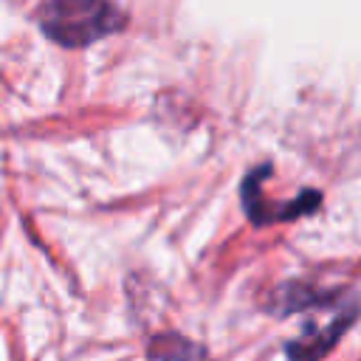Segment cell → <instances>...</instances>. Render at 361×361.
I'll list each match as a JSON object with an SVG mask.
<instances>
[{
  "label": "cell",
  "mask_w": 361,
  "mask_h": 361,
  "mask_svg": "<svg viewBox=\"0 0 361 361\" xmlns=\"http://www.w3.org/2000/svg\"><path fill=\"white\" fill-rule=\"evenodd\" d=\"M265 172H268V166H259L251 175H245V183H243L245 214L251 217L254 226H265V223H276V220H290V217H299V214H307V212L319 209V200H322L319 192H302L296 200H288L282 206H265V200L259 195V183H262L259 178Z\"/></svg>",
  "instance_id": "cell-2"
},
{
  "label": "cell",
  "mask_w": 361,
  "mask_h": 361,
  "mask_svg": "<svg viewBox=\"0 0 361 361\" xmlns=\"http://www.w3.org/2000/svg\"><path fill=\"white\" fill-rule=\"evenodd\" d=\"M355 305H350V307H344L327 327H307L296 341H290L288 347H285V353H288V358L290 361H319L322 355H327L330 350H333V344L338 341V336L355 322Z\"/></svg>",
  "instance_id": "cell-3"
},
{
  "label": "cell",
  "mask_w": 361,
  "mask_h": 361,
  "mask_svg": "<svg viewBox=\"0 0 361 361\" xmlns=\"http://www.w3.org/2000/svg\"><path fill=\"white\" fill-rule=\"evenodd\" d=\"M149 355L155 361H206V350L183 336H158L149 344Z\"/></svg>",
  "instance_id": "cell-4"
},
{
  "label": "cell",
  "mask_w": 361,
  "mask_h": 361,
  "mask_svg": "<svg viewBox=\"0 0 361 361\" xmlns=\"http://www.w3.org/2000/svg\"><path fill=\"white\" fill-rule=\"evenodd\" d=\"M37 23L56 45L85 48L116 34L124 25V14L113 0H45Z\"/></svg>",
  "instance_id": "cell-1"
}]
</instances>
